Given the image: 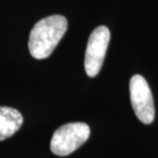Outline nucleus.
Listing matches in <instances>:
<instances>
[{
	"instance_id": "3",
	"label": "nucleus",
	"mask_w": 158,
	"mask_h": 158,
	"mask_svg": "<svg viewBox=\"0 0 158 158\" xmlns=\"http://www.w3.org/2000/svg\"><path fill=\"white\" fill-rule=\"evenodd\" d=\"M131 102L138 119L145 124H150L155 118V106L149 84L143 76L134 75L129 81Z\"/></svg>"
},
{
	"instance_id": "5",
	"label": "nucleus",
	"mask_w": 158,
	"mask_h": 158,
	"mask_svg": "<svg viewBox=\"0 0 158 158\" xmlns=\"http://www.w3.org/2000/svg\"><path fill=\"white\" fill-rule=\"evenodd\" d=\"M23 116L17 109L0 107V141L12 137L23 124Z\"/></svg>"
},
{
	"instance_id": "1",
	"label": "nucleus",
	"mask_w": 158,
	"mask_h": 158,
	"mask_svg": "<svg viewBox=\"0 0 158 158\" xmlns=\"http://www.w3.org/2000/svg\"><path fill=\"white\" fill-rule=\"evenodd\" d=\"M67 28V19L61 15H49L37 22L31 30L28 43L31 56L37 60L48 58L65 35Z\"/></svg>"
},
{
	"instance_id": "4",
	"label": "nucleus",
	"mask_w": 158,
	"mask_h": 158,
	"mask_svg": "<svg viewBox=\"0 0 158 158\" xmlns=\"http://www.w3.org/2000/svg\"><path fill=\"white\" fill-rule=\"evenodd\" d=\"M109 41L110 30L105 26L96 28L89 35L84 56L85 72L89 77L97 76L101 71Z\"/></svg>"
},
{
	"instance_id": "2",
	"label": "nucleus",
	"mask_w": 158,
	"mask_h": 158,
	"mask_svg": "<svg viewBox=\"0 0 158 158\" xmlns=\"http://www.w3.org/2000/svg\"><path fill=\"white\" fill-rule=\"evenodd\" d=\"M89 135L90 129L86 123H67L55 131L50 141V150L58 156L70 155L88 140Z\"/></svg>"
}]
</instances>
